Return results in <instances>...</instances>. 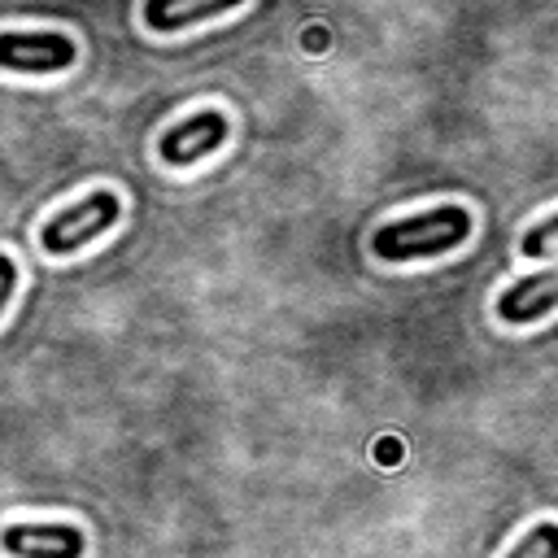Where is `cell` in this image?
<instances>
[{"mask_svg": "<svg viewBox=\"0 0 558 558\" xmlns=\"http://www.w3.org/2000/svg\"><path fill=\"white\" fill-rule=\"evenodd\" d=\"M506 558H558V523H536Z\"/></svg>", "mask_w": 558, "mask_h": 558, "instance_id": "8", "label": "cell"}, {"mask_svg": "<svg viewBox=\"0 0 558 558\" xmlns=\"http://www.w3.org/2000/svg\"><path fill=\"white\" fill-rule=\"evenodd\" d=\"M118 214H122V201L113 196V192H92V196H83V201H74L70 209H61V214H52L48 222H44V231H39V240H44V248L48 253H74V248H83L87 240H96V235H105L113 222H118Z\"/></svg>", "mask_w": 558, "mask_h": 558, "instance_id": "2", "label": "cell"}, {"mask_svg": "<svg viewBox=\"0 0 558 558\" xmlns=\"http://www.w3.org/2000/svg\"><path fill=\"white\" fill-rule=\"evenodd\" d=\"M83 532L74 523H9L0 549L9 558H83Z\"/></svg>", "mask_w": 558, "mask_h": 558, "instance_id": "4", "label": "cell"}, {"mask_svg": "<svg viewBox=\"0 0 558 558\" xmlns=\"http://www.w3.org/2000/svg\"><path fill=\"white\" fill-rule=\"evenodd\" d=\"M549 310H558V266L541 275H523L497 296V314L506 323H536Z\"/></svg>", "mask_w": 558, "mask_h": 558, "instance_id": "6", "label": "cell"}, {"mask_svg": "<svg viewBox=\"0 0 558 558\" xmlns=\"http://www.w3.org/2000/svg\"><path fill=\"white\" fill-rule=\"evenodd\" d=\"M235 4H244V0H144V22H148V31H179L201 17L227 13Z\"/></svg>", "mask_w": 558, "mask_h": 558, "instance_id": "7", "label": "cell"}, {"mask_svg": "<svg viewBox=\"0 0 558 558\" xmlns=\"http://www.w3.org/2000/svg\"><path fill=\"white\" fill-rule=\"evenodd\" d=\"M471 235V214L462 205H436L418 218H397V222H384L375 235H371V248L375 257L384 262H414V257H436V253H449L458 248L462 240Z\"/></svg>", "mask_w": 558, "mask_h": 558, "instance_id": "1", "label": "cell"}, {"mask_svg": "<svg viewBox=\"0 0 558 558\" xmlns=\"http://www.w3.org/2000/svg\"><path fill=\"white\" fill-rule=\"evenodd\" d=\"M523 257H545V253H554L558 248V214L554 218H545V222H536L532 231H523Z\"/></svg>", "mask_w": 558, "mask_h": 558, "instance_id": "9", "label": "cell"}, {"mask_svg": "<svg viewBox=\"0 0 558 558\" xmlns=\"http://www.w3.org/2000/svg\"><path fill=\"white\" fill-rule=\"evenodd\" d=\"M13 283H17V266H13V257L0 253V310H4L9 296H13Z\"/></svg>", "mask_w": 558, "mask_h": 558, "instance_id": "10", "label": "cell"}, {"mask_svg": "<svg viewBox=\"0 0 558 558\" xmlns=\"http://www.w3.org/2000/svg\"><path fill=\"white\" fill-rule=\"evenodd\" d=\"M74 65L70 35L57 31H4L0 35V70L17 74H57Z\"/></svg>", "mask_w": 558, "mask_h": 558, "instance_id": "3", "label": "cell"}, {"mask_svg": "<svg viewBox=\"0 0 558 558\" xmlns=\"http://www.w3.org/2000/svg\"><path fill=\"white\" fill-rule=\"evenodd\" d=\"M222 140H227V113L201 109V113L183 118L179 126H170V131L157 140V148H161V161H170V166H192L196 157L214 153Z\"/></svg>", "mask_w": 558, "mask_h": 558, "instance_id": "5", "label": "cell"}]
</instances>
